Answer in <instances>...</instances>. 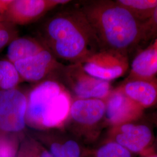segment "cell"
Returning a JSON list of instances; mask_svg holds the SVG:
<instances>
[{"instance_id":"3957f363","label":"cell","mask_w":157,"mask_h":157,"mask_svg":"<svg viewBox=\"0 0 157 157\" xmlns=\"http://www.w3.org/2000/svg\"><path fill=\"white\" fill-rule=\"evenodd\" d=\"M72 95L54 78L32 87L27 95L26 121L32 126L54 128L62 124L69 114Z\"/></svg>"},{"instance_id":"5bb4252c","label":"cell","mask_w":157,"mask_h":157,"mask_svg":"<svg viewBox=\"0 0 157 157\" xmlns=\"http://www.w3.org/2000/svg\"><path fill=\"white\" fill-rule=\"evenodd\" d=\"M45 49L46 47L37 38L29 36L17 37L8 45L6 58L14 64Z\"/></svg>"},{"instance_id":"484cf974","label":"cell","mask_w":157,"mask_h":157,"mask_svg":"<svg viewBox=\"0 0 157 157\" xmlns=\"http://www.w3.org/2000/svg\"><path fill=\"white\" fill-rule=\"evenodd\" d=\"M153 150L156 154H157V134L155 135V141L154 143L153 146Z\"/></svg>"},{"instance_id":"7402d4cb","label":"cell","mask_w":157,"mask_h":157,"mask_svg":"<svg viewBox=\"0 0 157 157\" xmlns=\"http://www.w3.org/2000/svg\"><path fill=\"white\" fill-rule=\"evenodd\" d=\"M146 117L153 124V126L157 128V109L152 112L150 115H146Z\"/></svg>"},{"instance_id":"9c48e42d","label":"cell","mask_w":157,"mask_h":157,"mask_svg":"<svg viewBox=\"0 0 157 157\" xmlns=\"http://www.w3.org/2000/svg\"><path fill=\"white\" fill-rule=\"evenodd\" d=\"M14 65L23 82L36 84L50 78L56 79L64 66L47 48Z\"/></svg>"},{"instance_id":"d6986e66","label":"cell","mask_w":157,"mask_h":157,"mask_svg":"<svg viewBox=\"0 0 157 157\" xmlns=\"http://www.w3.org/2000/svg\"><path fill=\"white\" fill-rule=\"evenodd\" d=\"M18 35L17 26L8 22L6 25L0 28V51L9 45L15 39Z\"/></svg>"},{"instance_id":"2e32d148","label":"cell","mask_w":157,"mask_h":157,"mask_svg":"<svg viewBox=\"0 0 157 157\" xmlns=\"http://www.w3.org/2000/svg\"><path fill=\"white\" fill-rule=\"evenodd\" d=\"M23 82L15 65L6 58L0 59V91L17 88Z\"/></svg>"},{"instance_id":"8992f818","label":"cell","mask_w":157,"mask_h":157,"mask_svg":"<svg viewBox=\"0 0 157 157\" xmlns=\"http://www.w3.org/2000/svg\"><path fill=\"white\" fill-rule=\"evenodd\" d=\"M78 63L91 76L108 82L124 76L129 68L128 56L112 51L99 50Z\"/></svg>"},{"instance_id":"ffe728a7","label":"cell","mask_w":157,"mask_h":157,"mask_svg":"<svg viewBox=\"0 0 157 157\" xmlns=\"http://www.w3.org/2000/svg\"><path fill=\"white\" fill-rule=\"evenodd\" d=\"M157 37V6L151 17L143 22V41H148Z\"/></svg>"},{"instance_id":"ba28073f","label":"cell","mask_w":157,"mask_h":157,"mask_svg":"<svg viewBox=\"0 0 157 157\" xmlns=\"http://www.w3.org/2000/svg\"><path fill=\"white\" fill-rule=\"evenodd\" d=\"M69 2L68 0H11L2 15L6 21L16 26L27 25Z\"/></svg>"},{"instance_id":"d4e9b609","label":"cell","mask_w":157,"mask_h":157,"mask_svg":"<svg viewBox=\"0 0 157 157\" xmlns=\"http://www.w3.org/2000/svg\"><path fill=\"white\" fill-rule=\"evenodd\" d=\"M139 157H157V154L153 151L150 152L148 154H147L146 155L139 156Z\"/></svg>"},{"instance_id":"e0dca14e","label":"cell","mask_w":157,"mask_h":157,"mask_svg":"<svg viewBox=\"0 0 157 157\" xmlns=\"http://www.w3.org/2000/svg\"><path fill=\"white\" fill-rule=\"evenodd\" d=\"M134 154L112 141H108L95 152V157H137Z\"/></svg>"},{"instance_id":"7c38bea8","label":"cell","mask_w":157,"mask_h":157,"mask_svg":"<svg viewBox=\"0 0 157 157\" xmlns=\"http://www.w3.org/2000/svg\"><path fill=\"white\" fill-rule=\"evenodd\" d=\"M124 94L146 109L157 107V78H126L119 86Z\"/></svg>"},{"instance_id":"30bf717a","label":"cell","mask_w":157,"mask_h":157,"mask_svg":"<svg viewBox=\"0 0 157 157\" xmlns=\"http://www.w3.org/2000/svg\"><path fill=\"white\" fill-rule=\"evenodd\" d=\"M104 101V122L111 127L137 120L145 115V109L125 95L119 86L112 89Z\"/></svg>"},{"instance_id":"4316f807","label":"cell","mask_w":157,"mask_h":157,"mask_svg":"<svg viewBox=\"0 0 157 157\" xmlns=\"http://www.w3.org/2000/svg\"><path fill=\"white\" fill-rule=\"evenodd\" d=\"M41 157H54L51 154H50L49 152H44L43 154H42V155H41Z\"/></svg>"},{"instance_id":"44dd1931","label":"cell","mask_w":157,"mask_h":157,"mask_svg":"<svg viewBox=\"0 0 157 157\" xmlns=\"http://www.w3.org/2000/svg\"><path fill=\"white\" fill-rule=\"evenodd\" d=\"M15 150L11 143L6 139H0V157H15Z\"/></svg>"},{"instance_id":"ac0fdd59","label":"cell","mask_w":157,"mask_h":157,"mask_svg":"<svg viewBox=\"0 0 157 157\" xmlns=\"http://www.w3.org/2000/svg\"><path fill=\"white\" fill-rule=\"evenodd\" d=\"M51 150L54 157H80V149L78 144L73 140L68 141L61 146L57 143L53 144Z\"/></svg>"},{"instance_id":"7a4b0ae2","label":"cell","mask_w":157,"mask_h":157,"mask_svg":"<svg viewBox=\"0 0 157 157\" xmlns=\"http://www.w3.org/2000/svg\"><path fill=\"white\" fill-rule=\"evenodd\" d=\"M80 8L102 50L112 51L128 56L143 42V22L115 1H91Z\"/></svg>"},{"instance_id":"5b68a950","label":"cell","mask_w":157,"mask_h":157,"mask_svg":"<svg viewBox=\"0 0 157 157\" xmlns=\"http://www.w3.org/2000/svg\"><path fill=\"white\" fill-rule=\"evenodd\" d=\"M154 127L144 115L137 120L111 127L109 141L117 143L137 156L146 155L154 151Z\"/></svg>"},{"instance_id":"8fae6325","label":"cell","mask_w":157,"mask_h":157,"mask_svg":"<svg viewBox=\"0 0 157 157\" xmlns=\"http://www.w3.org/2000/svg\"><path fill=\"white\" fill-rule=\"evenodd\" d=\"M105 103L104 100L75 99L69 114L73 121L84 128L93 130L104 122Z\"/></svg>"},{"instance_id":"603a6c76","label":"cell","mask_w":157,"mask_h":157,"mask_svg":"<svg viewBox=\"0 0 157 157\" xmlns=\"http://www.w3.org/2000/svg\"><path fill=\"white\" fill-rule=\"evenodd\" d=\"M11 2V0H0V15L2 14Z\"/></svg>"},{"instance_id":"277c9868","label":"cell","mask_w":157,"mask_h":157,"mask_svg":"<svg viewBox=\"0 0 157 157\" xmlns=\"http://www.w3.org/2000/svg\"><path fill=\"white\" fill-rule=\"evenodd\" d=\"M56 79L65 87L75 99L104 100L113 89L111 82L91 76L78 63L64 65Z\"/></svg>"},{"instance_id":"52a82bcc","label":"cell","mask_w":157,"mask_h":157,"mask_svg":"<svg viewBox=\"0 0 157 157\" xmlns=\"http://www.w3.org/2000/svg\"><path fill=\"white\" fill-rule=\"evenodd\" d=\"M27 95L17 87L0 91V130L17 132L26 124Z\"/></svg>"},{"instance_id":"6da1fadb","label":"cell","mask_w":157,"mask_h":157,"mask_svg":"<svg viewBox=\"0 0 157 157\" xmlns=\"http://www.w3.org/2000/svg\"><path fill=\"white\" fill-rule=\"evenodd\" d=\"M37 39L56 57L80 63L101 50L95 34L80 7L65 9L47 18Z\"/></svg>"},{"instance_id":"9a60e30c","label":"cell","mask_w":157,"mask_h":157,"mask_svg":"<svg viewBox=\"0 0 157 157\" xmlns=\"http://www.w3.org/2000/svg\"><path fill=\"white\" fill-rule=\"evenodd\" d=\"M115 1L142 22L150 19L157 6V0H116Z\"/></svg>"},{"instance_id":"cb8c5ba5","label":"cell","mask_w":157,"mask_h":157,"mask_svg":"<svg viewBox=\"0 0 157 157\" xmlns=\"http://www.w3.org/2000/svg\"><path fill=\"white\" fill-rule=\"evenodd\" d=\"M8 22L6 21L4 17L3 16V15L2 14L0 15V28L3 27L4 25H6V24Z\"/></svg>"},{"instance_id":"4fadbf2b","label":"cell","mask_w":157,"mask_h":157,"mask_svg":"<svg viewBox=\"0 0 157 157\" xmlns=\"http://www.w3.org/2000/svg\"><path fill=\"white\" fill-rule=\"evenodd\" d=\"M157 73V46H152L135 56L127 78H152Z\"/></svg>"}]
</instances>
